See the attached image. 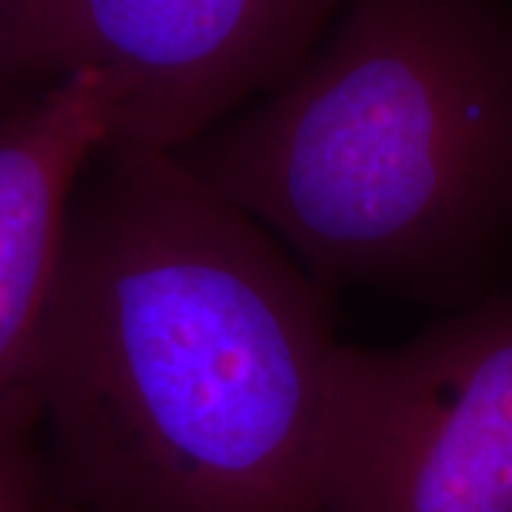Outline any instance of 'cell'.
Returning <instances> with one entry per match:
<instances>
[{"label": "cell", "mask_w": 512, "mask_h": 512, "mask_svg": "<svg viewBox=\"0 0 512 512\" xmlns=\"http://www.w3.org/2000/svg\"><path fill=\"white\" fill-rule=\"evenodd\" d=\"M330 293L168 151L74 185L35 362L57 498L92 512H319Z\"/></svg>", "instance_id": "1"}, {"label": "cell", "mask_w": 512, "mask_h": 512, "mask_svg": "<svg viewBox=\"0 0 512 512\" xmlns=\"http://www.w3.org/2000/svg\"><path fill=\"white\" fill-rule=\"evenodd\" d=\"M174 157L328 293L478 302L512 259V15L345 0L282 86Z\"/></svg>", "instance_id": "2"}, {"label": "cell", "mask_w": 512, "mask_h": 512, "mask_svg": "<svg viewBox=\"0 0 512 512\" xmlns=\"http://www.w3.org/2000/svg\"><path fill=\"white\" fill-rule=\"evenodd\" d=\"M319 512H512V285L396 348L339 345Z\"/></svg>", "instance_id": "3"}, {"label": "cell", "mask_w": 512, "mask_h": 512, "mask_svg": "<svg viewBox=\"0 0 512 512\" xmlns=\"http://www.w3.org/2000/svg\"><path fill=\"white\" fill-rule=\"evenodd\" d=\"M345 0H18L12 69L94 74L109 140L168 151L291 77Z\"/></svg>", "instance_id": "4"}, {"label": "cell", "mask_w": 512, "mask_h": 512, "mask_svg": "<svg viewBox=\"0 0 512 512\" xmlns=\"http://www.w3.org/2000/svg\"><path fill=\"white\" fill-rule=\"evenodd\" d=\"M109 140L94 74H72L0 111V419L37 410L40 328L57 279L74 185Z\"/></svg>", "instance_id": "5"}, {"label": "cell", "mask_w": 512, "mask_h": 512, "mask_svg": "<svg viewBox=\"0 0 512 512\" xmlns=\"http://www.w3.org/2000/svg\"><path fill=\"white\" fill-rule=\"evenodd\" d=\"M57 490L43 447L40 413L0 419V512H55Z\"/></svg>", "instance_id": "6"}, {"label": "cell", "mask_w": 512, "mask_h": 512, "mask_svg": "<svg viewBox=\"0 0 512 512\" xmlns=\"http://www.w3.org/2000/svg\"><path fill=\"white\" fill-rule=\"evenodd\" d=\"M18 15V0H0V111L6 109L15 97L12 86L18 83L12 69V29Z\"/></svg>", "instance_id": "7"}, {"label": "cell", "mask_w": 512, "mask_h": 512, "mask_svg": "<svg viewBox=\"0 0 512 512\" xmlns=\"http://www.w3.org/2000/svg\"><path fill=\"white\" fill-rule=\"evenodd\" d=\"M57 501H60V498H57ZM55 512H92V510H80V507H69V504H63V501H60Z\"/></svg>", "instance_id": "8"}]
</instances>
